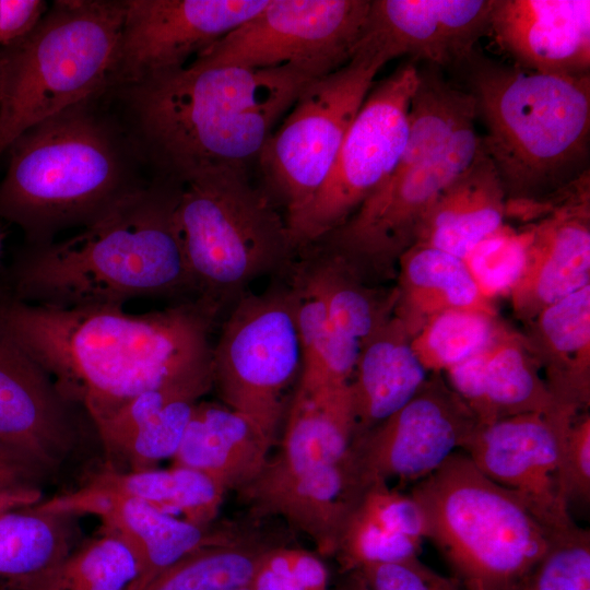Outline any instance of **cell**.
<instances>
[{
  "instance_id": "1",
  "label": "cell",
  "mask_w": 590,
  "mask_h": 590,
  "mask_svg": "<svg viewBox=\"0 0 590 590\" xmlns=\"http://www.w3.org/2000/svg\"><path fill=\"white\" fill-rule=\"evenodd\" d=\"M220 310L197 297L162 310L54 307L0 297V329L93 425L139 393L212 367L210 331Z\"/></svg>"
},
{
  "instance_id": "2",
  "label": "cell",
  "mask_w": 590,
  "mask_h": 590,
  "mask_svg": "<svg viewBox=\"0 0 590 590\" xmlns=\"http://www.w3.org/2000/svg\"><path fill=\"white\" fill-rule=\"evenodd\" d=\"M311 81L287 67L190 62L107 91L152 175L185 184L212 170H248Z\"/></svg>"
},
{
  "instance_id": "3",
  "label": "cell",
  "mask_w": 590,
  "mask_h": 590,
  "mask_svg": "<svg viewBox=\"0 0 590 590\" xmlns=\"http://www.w3.org/2000/svg\"><path fill=\"white\" fill-rule=\"evenodd\" d=\"M5 153L0 219L27 246L94 224L154 177L107 88L34 125Z\"/></svg>"
},
{
  "instance_id": "4",
  "label": "cell",
  "mask_w": 590,
  "mask_h": 590,
  "mask_svg": "<svg viewBox=\"0 0 590 590\" xmlns=\"http://www.w3.org/2000/svg\"><path fill=\"white\" fill-rule=\"evenodd\" d=\"M182 186L154 176L80 233L47 245H24L10 267L11 292L5 296L81 307L196 292L176 224Z\"/></svg>"
},
{
  "instance_id": "5",
  "label": "cell",
  "mask_w": 590,
  "mask_h": 590,
  "mask_svg": "<svg viewBox=\"0 0 590 590\" xmlns=\"http://www.w3.org/2000/svg\"><path fill=\"white\" fill-rule=\"evenodd\" d=\"M467 68L506 219L534 223L589 173L590 74L539 73L477 52Z\"/></svg>"
},
{
  "instance_id": "6",
  "label": "cell",
  "mask_w": 590,
  "mask_h": 590,
  "mask_svg": "<svg viewBox=\"0 0 590 590\" xmlns=\"http://www.w3.org/2000/svg\"><path fill=\"white\" fill-rule=\"evenodd\" d=\"M462 590H523L555 532L458 450L409 493Z\"/></svg>"
},
{
  "instance_id": "7",
  "label": "cell",
  "mask_w": 590,
  "mask_h": 590,
  "mask_svg": "<svg viewBox=\"0 0 590 590\" xmlns=\"http://www.w3.org/2000/svg\"><path fill=\"white\" fill-rule=\"evenodd\" d=\"M125 0H57L0 47V157L34 125L108 88Z\"/></svg>"
},
{
  "instance_id": "8",
  "label": "cell",
  "mask_w": 590,
  "mask_h": 590,
  "mask_svg": "<svg viewBox=\"0 0 590 590\" xmlns=\"http://www.w3.org/2000/svg\"><path fill=\"white\" fill-rule=\"evenodd\" d=\"M248 170L224 168L185 182L176 224L198 297L219 308L256 279L293 266L285 217Z\"/></svg>"
},
{
  "instance_id": "9",
  "label": "cell",
  "mask_w": 590,
  "mask_h": 590,
  "mask_svg": "<svg viewBox=\"0 0 590 590\" xmlns=\"http://www.w3.org/2000/svg\"><path fill=\"white\" fill-rule=\"evenodd\" d=\"M385 63L356 52L309 82L266 142L258 163L266 192L288 222L316 196L334 164L345 134Z\"/></svg>"
},
{
  "instance_id": "10",
  "label": "cell",
  "mask_w": 590,
  "mask_h": 590,
  "mask_svg": "<svg viewBox=\"0 0 590 590\" xmlns=\"http://www.w3.org/2000/svg\"><path fill=\"white\" fill-rule=\"evenodd\" d=\"M481 149L475 122L464 126L433 154L398 166L352 216L312 245L342 258L367 283L396 276L427 212Z\"/></svg>"
},
{
  "instance_id": "11",
  "label": "cell",
  "mask_w": 590,
  "mask_h": 590,
  "mask_svg": "<svg viewBox=\"0 0 590 590\" xmlns=\"http://www.w3.org/2000/svg\"><path fill=\"white\" fill-rule=\"evenodd\" d=\"M300 366L291 284L239 297L212 347L213 388L223 404L274 440L284 414L285 391Z\"/></svg>"
},
{
  "instance_id": "12",
  "label": "cell",
  "mask_w": 590,
  "mask_h": 590,
  "mask_svg": "<svg viewBox=\"0 0 590 590\" xmlns=\"http://www.w3.org/2000/svg\"><path fill=\"white\" fill-rule=\"evenodd\" d=\"M420 66L408 59L374 83L352 121L326 181L286 222L296 252L341 226L396 169L409 133Z\"/></svg>"
},
{
  "instance_id": "13",
  "label": "cell",
  "mask_w": 590,
  "mask_h": 590,
  "mask_svg": "<svg viewBox=\"0 0 590 590\" xmlns=\"http://www.w3.org/2000/svg\"><path fill=\"white\" fill-rule=\"evenodd\" d=\"M370 0H270L191 61L252 69L287 67L315 80L353 57Z\"/></svg>"
},
{
  "instance_id": "14",
  "label": "cell",
  "mask_w": 590,
  "mask_h": 590,
  "mask_svg": "<svg viewBox=\"0 0 590 590\" xmlns=\"http://www.w3.org/2000/svg\"><path fill=\"white\" fill-rule=\"evenodd\" d=\"M479 425L444 374L430 373L405 405L352 441L356 482L362 492L391 479L414 484L462 450Z\"/></svg>"
},
{
  "instance_id": "15",
  "label": "cell",
  "mask_w": 590,
  "mask_h": 590,
  "mask_svg": "<svg viewBox=\"0 0 590 590\" xmlns=\"http://www.w3.org/2000/svg\"><path fill=\"white\" fill-rule=\"evenodd\" d=\"M577 414L558 408L479 425L462 451L486 477L514 492L544 527L563 531L576 523L560 492L559 453Z\"/></svg>"
},
{
  "instance_id": "16",
  "label": "cell",
  "mask_w": 590,
  "mask_h": 590,
  "mask_svg": "<svg viewBox=\"0 0 590 590\" xmlns=\"http://www.w3.org/2000/svg\"><path fill=\"white\" fill-rule=\"evenodd\" d=\"M270 0H125L109 87L186 66Z\"/></svg>"
},
{
  "instance_id": "17",
  "label": "cell",
  "mask_w": 590,
  "mask_h": 590,
  "mask_svg": "<svg viewBox=\"0 0 590 590\" xmlns=\"http://www.w3.org/2000/svg\"><path fill=\"white\" fill-rule=\"evenodd\" d=\"M83 413L0 329V446L48 477L78 449Z\"/></svg>"
},
{
  "instance_id": "18",
  "label": "cell",
  "mask_w": 590,
  "mask_h": 590,
  "mask_svg": "<svg viewBox=\"0 0 590 590\" xmlns=\"http://www.w3.org/2000/svg\"><path fill=\"white\" fill-rule=\"evenodd\" d=\"M492 7L493 0H370L355 52L385 64L408 56L438 68L467 67L489 33Z\"/></svg>"
},
{
  "instance_id": "19",
  "label": "cell",
  "mask_w": 590,
  "mask_h": 590,
  "mask_svg": "<svg viewBox=\"0 0 590 590\" xmlns=\"http://www.w3.org/2000/svg\"><path fill=\"white\" fill-rule=\"evenodd\" d=\"M589 184L587 176L548 214L530 224L524 267L508 294L512 314L522 323L590 285Z\"/></svg>"
},
{
  "instance_id": "20",
  "label": "cell",
  "mask_w": 590,
  "mask_h": 590,
  "mask_svg": "<svg viewBox=\"0 0 590 590\" xmlns=\"http://www.w3.org/2000/svg\"><path fill=\"white\" fill-rule=\"evenodd\" d=\"M39 505L49 510L93 515L102 521V530L119 536L138 562V576L128 590H144L162 571L201 546L238 538L227 530L178 519L135 498L83 485Z\"/></svg>"
},
{
  "instance_id": "21",
  "label": "cell",
  "mask_w": 590,
  "mask_h": 590,
  "mask_svg": "<svg viewBox=\"0 0 590 590\" xmlns=\"http://www.w3.org/2000/svg\"><path fill=\"white\" fill-rule=\"evenodd\" d=\"M212 388L210 367L143 391L96 423L106 456L104 467L119 472L148 471L173 458L194 406Z\"/></svg>"
},
{
  "instance_id": "22",
  "label": "cell",
  "mask_w": 590,
  "mask_h": 590,
  "mask_svg": "<svg viewBox=\"0 0 590 590\" xmlns=\"http://www.w3.org/2000/svg\"><path fill=\"white\" fill-rule=\"evenodd\" d=\"M489 32L521 69L590 74L589 0H493Z\"/></svg>"
},
{
  "instance_id": "23",
  "label": "cell",
  "mask_w": 590,
  "mask_h": 590,
  "mask_svg": "<svg viewBox=\"0 0 590 590\" xmlns=\"http://www.w3.org/2000/svg\"><path fill=\"white\" fill-rule=\"evenodd\" d=\"M444 376L480 425L564 408L551 394L521 331L505 322L483 351Z\"/></svg>"
},
{
  "instance_id": "24",
  "label": "cell",
  "mask_w": 590,
  "mask_h": 590,
  "mask_svg": "<svg viewBox=\"0 0 590 590\" xmlns=\"http://www.w3.org/2000/svg\"><path fill=\"white\" fill-rule=\"evenodd\" d=\"M253 517L279 516L305 533L323 556L335 554L339 536L363 492L350 458L285 475L260 474L239 491Z\"/></svg>"
},
{
  "instance_id": "25",
  "label": "cell",
  "mask_w": 590,
  "mask_h": 590,
  "mask_svg": "<svg viewBox=\"0 0 590 590\" xmlns=\"http://www.w3.org/2000/svg\"><path fill=\"white\" fill-rule=\"evenodd\" d=\"M273 442L245 415L199 401L173 458L175 465L205 474L226 492H239L260 475Z\"/></svg>"
},
{
  "instance_id": "26",
  "label": "cell",
  "mask_w": 590,
  "mask_h": 590,
  "mask_svg": "<svg viewBox=\"0 0 590 590\" xmlns=\"http://www.w3.org/2000/svg\"><path fill=\"white\" fill-rule=\"evenodd\" d=\"M556 402L590 406V285L542 309L521 331Z\"/></svg>"
},
{
  "instance_id": "27",
  "label": "cell",
  "mask_w": 590,
  "mask_h": 590,
  "mask_svg": "<svg viewBox=\"0 0 590 590\" xmlns=\"http://www.w3.org/2000/svg\"><path fill=\"white\" fill-rule=\"evenodd\" d=\"M394 316L362 345L349 384L353 440L405 405L428 377Z\"/></svg>"
},
{
  "instance_id": "28",
  "label": "cell",
  "mask_w": 590,
  "mask_h": 590,
  "mask_svg": "<svg viewBox=\"0 0 590 590\" xmlns=\"http://www.w3.org/2000/svg\"><path fill=\"white\" fill-rule=\"evenodd\" d=\"M506 220V196L494 164L482 149L427 212L415 244L464 259Z\"/></svg>"
},
{
  "instance_id": "29",
  "label": "cell",
  "mask_w": 590,
  "mask_h": 590,
  "mask_svg": "<svg viewBox=\"0 0 590 590\" xmlns=\"http://www.w3.org/2000/svg\"><path fill=\"white\" fill-rule=\"evenodd\" d=\"M39 503L0 514V590H40L83 541L81 518Z\"/></svg>"
},
{
  "instance_id": "30",
  "label": "cell",
  "mask_w": 590,
  "mask_h": 590,
  "mask_svg": "<svg viewBox=\"0 0 590 590\" xmlns=\"http://www.w3.org/2000/svg\"><path fill=\"white\" fill-rule=\"evenodd\" d=\"M354 436L349 386L312 392L296 390L278 453L263 474L285 475L344 461Z\"/></svg>"
},
{
  "instance_id": "31",
  "label": "cell",
  "mask_w": 590,
  "mask_h": 590,
  "mask_svg": "<svg viewBox=\"0 0 590 590\" xmlns=\"http://www.w3.org/2000/svg\"><path fill=\"white\" fill-rule=\"evenodd\" d=\"M397 302L393 316L411 339L437 314L474 309L497 314L483 296L463 259L422 244L402 253L397 266Z\"/></svg>"
},
{
  "instance_id": "32",
  "label": "cell",
  "mask_w": 590,
  "mask_h": 590,
  "mask_svg": "<svg viewBox=\"0 0 590 590\" xmlns=\"http://www.w3.org/2000/svg\"><path fill=\"white\" fill-rule=\"evenodd\" d=\"M295 264L322 299L333 326L362 345L394 311L396 287L381 288L364 281L339 256L311 245Z\"/></svg>"
},
{
  "instance_id": "33",
  "label": "cell",
  "mask_w": 590,
  "mask_h": 590,
  "mask_svg": "<svg viewBox=\"0 0 590 590\" xmlns=\"http://www.w3.org/2000/svg\"><path fill=\"white\" fill-rule=\"evenodd\" d=\"M83 486L135 498L164 514H179L184 520L198 526H211L226 494L205 474L180 465L139 472L103 467Z\"/></svg>"
},
{
  "instance_id": "34",
  "label": "cell",
  "mask_w": 590,
  "mask_h": 590,
  "mask_svg": "<svg viewBox=\"0 0 590 590\" xmlns=\"http://www.w3.org/2000/svg\"><path fill=\"white\" fill-rule=\"evenodd\" d=\"M291 286L302 350L296 390L312 392L349 386L361 345L333 326L322 299L297 268Z\"/></svg>"
},
{
  "instance_id": "35",
  "label": "cell",
  "mask_w": 590,
  "mask_h": 590,
  "mask_svg": "<svg viewBox=\"0 0 590 590\" xmlns=\"http://www.w3.org/2000/svg\"><path fill=\"white\" fill-rule=\"evenodd\" d=\"M271 544L253 539L201 546L156 576L144 590H235L249 586L260 556Z\"/></svg>"
},
{
  "instance_id": "36",
  "label": "cell",
  "mask_w": 590,
  "mask_h": 590,
  "mask_svg": "<svg viewBox=\"0 0 590 590\" xmlns=\"http://www.w3.org/2000/svg\"><path fill=\"white\" fill-rule=\"evenodd\" d=\"M503 322L497 314L450 309L427 320L411 339V345L428 374H444L483 351Z\"/></svg>"
},
{
  "instance_id": "37",
  "label": "cell",
  "mask_w": 590,
  "mask_h": 590,
  "mask_svg": "<svg viewBox=\"0 0 590 590\" xmlns=\"http://www.w3.org/2000/svg\"><path fill=\"white\" fill-rule=\"evenodd\" d=\"M138 562L116 534L101 529L64 558L40 590H128Z\"/></svg>"
},
{
  "instance_id": "38",
  "label": "cell",
  "mask_w": 590,
  "mask_h": 590,
  "mask_svg": "<svg viewBox=\"0 0 590 590\" xmlns=\"http://www.w3.org/2000/svg\"><path fill=\"white\" fill-rule=\"evenodd\" d=\"M531 236L530 224L514 228L505 223L463 259L485 298L495 303L508 296L524 267Z\"/></svg>"
},
{
  "instance_id": "39",
  "label": "cell",
  "mask_w": 590,
  "mask_h": 590,
  "mask_svg": "<svg viewBox=\"0 0 590 590\" xmlns=\"http://www.w3.org/2000/svg\"><path fill=\"white\" fill-rule=\"evenodd\" d=\"M422 543L379 526L354 507L343 526L334 556L344 574L368 564L400 563L418 556Z\"/></svg>"
},
{
  "instance_id": "40",
  "label": "cell",
  "mask_w": 590,
  "mask_h": 590,
  "mask_svg": "<svg viewBox=\"0 0 590 590\" xmlns=\"http://www.w3.org/2000/svg\"><path fill=\"white\" fill-rule=\"evenodd\" d=\"M523 590H590V532L577 523L555 532Z\"/></svg>"
},
{
  "instance_id": "41",
  "label": "cell",
  "mask_w": 590,
  "mask_h": 590,
  "mask_svg": "<svg viewBox=\"0 0 590 590\" xmlns=\"http://www.w3.org/2000/svg\"><path fill=\"white\" fill-rule=\"evenodd\" d=\"M329 573L322 559L309 551L269 545L248 586L250 590H328Z\"/></svg>"
},
{
  "instance_id": "42",
  "label": "cell",
  "mask_w": 590,
  "mask_h": 590,
  "mask_svg": "<svg viewBox=\"0 0 590 590\" xmlns=\"http://www.w3.org/2000/svg\"><path fill=\"white\" fill-rule=\"evenodd\" d=\"M559 486L569 509L586 508L590 503V412L578 413L571 421L559 453Z\"/></svg>"
},
{
  "instance_id": "43",
  "label": "cell",
  "mask_w": 590,
  "mask_h": 590,
  "mask_svg": "<svg viewBox=\"0 0 590 590\" xmlns=\"http://www.w3.org/2000/svg\"><path fill=\"white\" fill-rule=\"evenodd\" d=\"M355 509L390 531L421 542L425 539V521L416 502L386 482L367 486Z\"/></svg>"
},
{
  "instance_id": "44",
  "label": "cell",
  "mask_w": 590,
  "mask_h": 590,
  "mask_svg": "<svg viewBox=\"0 0 590 590\" xmlns=\"http://www.w3.org/2000/svg\"><path fill=\"white\" fill-rule=\"evenodd\" d=\"M373 590H462L453 577L425 565L418 556L391 564H368L358 568Z\"/></svg>"
},
{
  "instance_id": "45",
  "label": "cell",
  "mask_w": 590,
  "mask_h": 590,
  "mask_svg": "<svg viewBox=\"0 0 590 590\" xmlns=\"http://www.w3.org/2000/svg\"><path fill=\"white\" fill-rule=\"evenodd\" d=\"M48 5L44 0H0V47L28 33Z\"/></svg>"
},
{
  "instance_id": "46",
  "label": "cell",
  "mask_w": 590,
  "mask_h": 590,
  "mask_svg": "<svg viewBox=\"0 0 590 590\" xmlns=\"http://www.w3.org/2000/svg\"><path fill=\"white\" fill-rule=\"evenodd\" d=\"M45 474L0 446V491L40 488Z\"/></svg>"
},
{
  "instance_id": "47",
  "label": "cell",
  "mask_w": 590,
  "mask_h": 590,
  "mask_svg": "<svg viewBox=\"0 0 590 590\" xmlns=\"http://www.w3.org/2000/svg\"><path fill=\"white\" fill-rule=\"evenodd\" d=\"M42 500H44L43 492L38 487L0 491V514L35 505Z\"/></svg>"
},
{
  "instance_id": "48",
  "label": "cell",
  "mask_w": 590,
  "mask_h": 590,
  "mask_svg": "<svg viewBox=\"0 0 590 590\" xmlns=\"http://www.w3.org/2000/svg\"><path fill=\"white\" fill-rule=\"evenodd\" d=\"M334 590H373L359 569L342 574Z\"/></svg>"
},
{
  "instance_id": "49",
  "label": "cell",
  "mask_w": 590,
  "mask_h": 590,
  "mask_svg": "<svg viewBox=\"0 0 590 590\" xmlns=\"http://www.w3.org/2000/svg\"><path fill=\"white\" fill-rule=\"evenodd\" d=\"M3 238H4V233L0 228V255H1V250H2Z\"/></svg>"
},
{
  "instance_id": "50",
  "label": "cell",
  "mask_w": 590,
  "mask_h": 590,
  "mask_svg": "<svg viewBox=\"0 0 590 590\" xmlns=\"http://www.w3.org/2000/svg\"><path fill=\"white\" fill-rule=\"evenodd\" d=\"M235 590H250L248 587L246 588H239V589H235Z\"/></svg>"
}]
</instances>
